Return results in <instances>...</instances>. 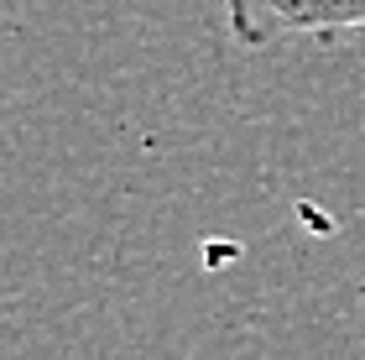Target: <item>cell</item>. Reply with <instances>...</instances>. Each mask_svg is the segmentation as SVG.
<instances>
[{
	"label": "cell",
	"instance_id": "6da1fadb",
	"mask_svg": "<svg viewBox=\"0 0 365 360\" xmlns=\"http://www.w3.org/2000/svg\"><path fill=\"white\" fill-rule=\"evenodd\" d=\"M225 16L245 47L365 31V0H225Z\"/></svg>",
	"mask_w": 365,
	"mask_h": 360
}]
</instances>
